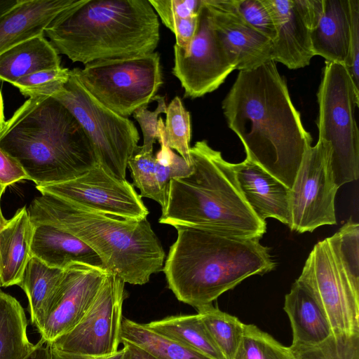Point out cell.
<instances>
[{
  "label": "cell",
  "mask_w": 359,
  "mask_h": 359,
  "mask_svg": "<svg viewBox=\"0 0 359 359\" xmlns=\"http://www.w3.org/2000/svg\"><path fill=\"white\" fill-rule=\"evenodd\" d=\"M222 109L229 127L243 144L246 158L291 189L312 137L276 62L239 71Z\"/></svg>",
  "instance_id": "6da1fadb"
},
{
  "label": "cell",
  "mask_w": 359,
  "mask_h": 359,
  "mask_svg": "<svg viewBox=\"0 0 359 359\" xmlns=\"http://www.w3.org/2000/svg\"><path fill=\"white\" fill-rule=\"evenodd\" d=\"M162 271L176 298L194 308L211 304L244 279L276 266L259 238L198 226L176 225Z\"/></svg>",
  "instance_id": "7a4b0ae2"
},
{
  "label": "cell",
  "mask_w": 359,
  "mask_h": 359,
  "mask_svg": "<svg viewBox=\"0 0 359 359\" xmlns=\"http://www.w3.org/2000/svg\"><path fill=\"white\" fill-rule=\"evenodd\" d=\"M0 148L36 186L72 180L97 164L82 126L50 96L29 97L6 121Z\"/></svg>",
  "instance_id": "3957f363"
},
{
  "label": "cell",
  "mask_w": 359,
  "mask_h": 359,
  "mask_svg": "<svg viewBox=\"0 0 359 359\" xmlns=\"http://www.w3.org/2000/svg\"><path fill=\"white\" fill-rule=\"evenodd\" d=\"M44 36L59 55L85 65L154 52L160 24L149 0H77Z\"/></svg>",
  "instance_id": "277c9868"
},
{
  "label": "cell",
  "mask_w": 359,
  "mask_h": 359,
  "mask_svg": "<svg viewBox=\"0 0 359 359\" xmlns=\"http://www.w3.org/2000/svg\"><path fill=\"white\" fill-rule=\"evenodd\" d=\"M34 226L48 224L76 237L125 283L144 285L162 271L165 252L147 218L128 219L41 194L27 209Z\"/></svg>",
  "instance_id": "5b68a950"
},
{
  "label": "cell",
  "mask_w": 359,
  "mask_h": 359,
  "mask_svg": "<svg viewBox=\"0 0 359 359\" xmlns=\"http://www.w3.org/2000/svg\"><path fill=\"white\" fill-rule=\"evenodd\" d=\"M192 171L171 180L167 202L159 223L198 226L233 236L260 239L266 222L260 219L244 198L233 163L205 140L190 148Z\"/></svg>",
  "instance_id": "8992f818"
},
{
  "label": "cell",
  "mask_w": 359,
  "mask_h": 359,
  "mask_svg": "<svg viewBox=\"0 0 359 359\" xmlns=\"http://www.w3.org/2000/svg\"><path fill=\"white\" fill-rule=\"evenodd\" d=\"M318 140L324 145L338 188L359 177L356 89L344 65L325 61L317 93Z\"/></svg>",
  "instance_id": "52a82bcc"
},
{
  "label": "cell",
  "mask_w": 359,
  "mask_h": 359,
  "mask_svg": "<svg viewBox=\"0 0 359 359\" xmlns=\"http://www.w3.org/2000/svg\"><path fill=\"white\" fill-rule=\"evenodd\" d=\"M76 118L88 137L97 163L114 177L126 180L129 159L138 147L134 123L110 110L84 87L76 68L68 81L52 96Z\"/></svg>",
  "instance_id": "ba28073f"
},
{
  "label": "cell",
  "mask_w": 359,
  "mask_h": 359,
  "mask_svg": "<svg viewBox=\"0 0 359 359\" xmlns=\"http://www.w3.org/2000/svg\"><path fill=\"white\" fill-rule=\"evenodd\" d=\"M88 91L106 107L127 118L147 106L163 83L160 56L101 60L76 68Z\"/></svg>",
  "instance_id": "9c48e42d"
},
{
  "label": "cell",
  "mask_w": 359,
  "mask_h": 359,
  "mask_svg": "<svg viewBox=\"0 0 359 359\" xmlns=\"http://www.w3.org/2000/svg\"><path fill=\"white\" fill-rule=\"evenodd\" d=\"M299 278L313 291L333 334H359V290L341 268L327 238L314 245Z\"/></svg>",
  "instance_id": "30bf717a"
},
{
  "label": "cell",
  "mask_w": 359,
  "mask_h": 359,
  "mask_svg": "<svg viewBox=\"0 0 359 359\" xmlns=\"http://www.w3.org/2000/svg\"><path fill=\"white\" fill-rule=\"evenodd\" d=\"M125 282L107 272L92 306L81 320L50 345L59 351L92 356L116 353L121 343Z\"/></svg>",
  "instance_id": "8fae6325"
},
{
  "label": "cell",
  "mask_w": 359,
  "mask_h": 359,
  "mask_svg": "<svg viewBox=\"0 0 359 359\" xmlns=\"http://www.w3.org/2000/svg\"><path fill=\"white\" fill-rule=\"evenodd\" d=\"M338 189L325 148L318 140L306 149L290 189V229L304 233L336 224L334 201Z\"/></svg>",
  "instance_id": "7c38bea8"
},
{
  "label": "cell",
  "mask_w": 359,
  "mask_h": 359,
  "mask_svg": "<svg viewBox=\"0 0 359 359\" xmlns=\"http://www.w3.org/2000/svg\"><path fill=\"white\" fill-rule=\"evenodd\" d=\"M41 194L109 215L128 219L147 218L149 210L128 181L106 171L98 163L81 175L67 181L36 186Z\"/></svg>",
  "instance_id": "4fadbf2b"
},
{
  "label": "cell",
  "mask_w": 359,
  "mask_h": 359,
  "mask_svg": "<svg viewBox=\"0 0 359 359\" xmlns=\"http://www.w3.org/2000/svg\"><path fill=\"white\" fill-rule=\"evenodd\" d=\"M236 69L215 32L203 0L189 54L184 57L174 46L172 74L180 81L184 97L197 98L217 89Z\"/></svg>",
  "instance_id": "5bb4252c"
},
{
  "label": "cell",
  "mask_w": 359,
  "mask_h": 359,
  "mask_svg": "<svg viewBox=\"0 0 359 359\" xmlns=\"http://www.w3.org/2000/svg\"><path fill=\"white\" fill-rule=\"evenodd\" d=\"M107 272L80 262L72 263L64 269L48 316L39 331L42 340L51 344L76 326L92 306Z\"/></svg>",
  "instance_id": "9a60e30c"
},
{
  "label": "cell",
  "mask_w": 359,
  "mask_h": 359,
  "mask_svg": "<svg viewBox=\"0 0 359 359\" xmlns=\"http://www.w3.org/2000/svg\"><path fill=\"white\" fill-rule=\"evenodd\" d=\"M276 29L272 60L296 69L309 65L314 56L311 31L323 8V0H264Z\"/></svg>",
  "instance_id": "2e32d148"
},
{
  "label": "cell",
  "mask_w": 359,
  "mask_h": 359,
  "mask_svg": "<svg viewBox=\"0 0 359 359\" xmlns=\"http://www.w3.org/2000/svg\"><path fill=\"white\" fill-rule=\"evenodd\" d=\"M214 31L236 69L249 70L272 60V41L241 15L236 0H204Z\"/></svg>",
  "instance_id": "e0dca14e"
},
{
  "label": "cell",
  "mask_w": 359,
  "mask_h": 359,
  "mask_svg": "<svg viewBox=\"0 0 359 359\" xmlns=\"http://www.w3.org/2000/svg\"><path fill=\"white\" fill-rule=\"evenodd\" d=\"M233 167L240 190L255 214L263 221L273 218L289 226L290 189L246 158Z\"/></svg>",
  "instance_id": "ac0fdd59"
},
{
  "label": "cell",
  "mask_w": 359,
  "mask_h": 359,
  "mask_svg": "<svg viewBox=\"0 0 359 359\" xmlns=\"http://www.w3.org/2000/svg\"><path fill=\"white\" fill-rule=\"evenodd\" d=\"M77 0H19L0 15V55L30 38L44 34L46 28Z\"/></svg>",
  "instance_id": "d6986e66"
},
{
  "label": "cell",
  "mask_w": 359,
  "mask_h": 359,
  "mask_svg": "<svg viewBox=\"0 0 359 359\" xmlns=\"http://www.w3.org/2000/svg\"><path fill=\"white\" fill-rule=\"evenodd\" d=\"M284 310L292 330L291 346L316 345L332 334L327 316L315 294L299 278L285 295Z\"/></svg>",
  "instance_id": "ffe728a7"
},
{
  "label": "cell",
  "mask_w": 359,
  "mask_h": 359,
  "mask_svg": "<svg viewBox=\"0 0 359 359\" xmlns=\"http://www.w3.org/2000/svg\"><path fill=\"white\" fill-rule=\"evenodd\" d=\"M351 30L350 0H323L320 15L311 31L313 53L325 61L344 65Z\"/></svg>",
  "instance_id": "44dd1931"
},
{
  "label": "cell",
  "mask_w": 359,
  "mask_h": 359,
  "mask_svg": "<svg viewBox=\"0 0 359 359\" xmlns=\"http://www.w3.org/2000/svg\"><path fill=\"white\" fill-rule=\"evenodd\" d=\"M30 253L53 268L64 269L72 263L80 262L104 269L99 256L88 245L48 224L34 226Z\"/></svg>",
  "instance_id": "7402d4cb"
},
{
  "label": "cell",
  "mask_w": 359,
  "mask_h": 359,
  "mask_svg": "<svg viewBox=\"0 0 359 359\" xmlns=\"http://www.w3.org/2000/svg\"><path fill=\"white\" fill-rule=\"evenodd\" d=\"M34 230L25 206L19 209L0 230L1 287L20 285L31 257Z\"/></svg>",
  "instance_id": "603a6c76"
},
{
  "label": "cell",
  "mask_w": 359,
  "mask_h": 359,
  "mask_svg": "<svg viewBox=\"0 0 359 359\" xmlns=\"http://www.w3.org/2000/svg\"><path fill=\"white\" fill-rule=\"evenodd\" d=\"M60 67L59 54L44 34L39 35L0 55V81L12 85L27 75Z\"/></svg>",
  "instance_id": "cb8c5ba5"
},
{
  "label": "cell",
  "mask_w": 359,
  "mask_h": 359,
  "mask_svg": "<svg viewBox=\"0 0 359 359\" xmlns=\"http://www.w3.org/2000/svg\"><path fill=\"white\" fill-rule=\"evenodd\" d=\"M64 269L50 267L33 256L26 265L19 286L27 297L31 323L38 332L48 316Z\"/></svg>",
  "instance_id": "d4e9b609"
},
{
  "label": "cell",
  "mask_w": 359,
  "mask_h": 359,
  "mask_svg": "<svg viewBox=\"0 0 359 359\" xmlns=\"http://www.w3.org/2000/svg\"><path fill=\"white\" fill-rule=\"evenodd\" d=\"M20 302L0 290V359H27L36 347L29 340Z\"/></svg>",
  "instance_id": "484cf974"
},
{
  "label": "cell",
  "mask_w": 359,
  "mask_h": 359,
  "mask_svg": "<svg viewBox=\"0 0 359 359\" xmlns=\"http://www.w3.org/2000/svg\"><path fill=\"white\" fill-rule=\"evenodd\" d=\"M146 324L156 332L177 341L211 359H225L198 313L171 316Z\"/></svg>",
  "instance_id": "4316f807"
},
{
  "label": "cell",
  "mask_w": 359,
  "mask_h": 359,
  "mask_svg": "<svg viewBox=\"0 0 359 359\" xmlns=\"http://www.w3.org/2000/svg\"><path fill=\"white\" fill-rule=\"evenodd\" d=\"M132 342L144 348L156 359H211L201 353L150 329L123 318L121 341Z\"/></svg>",
  "instance_id": "83f0119b"
},
{
  "label": "cell",
  "mask_w": 359,
  "mask_h": 359,
  "mask_svg": "<svg viewBox=\"0 0 359 359\" xmlns=\"http://www.w3.org/2000/svg\"><path fill=\"white\" fill-rule=\"evenodd\" d=\"M196 309L225 359H234L243 338L245 324L212 304Z\"/></svg>",
  "instance_id": "f1b7e54d"
},
{
  "label": "cell",
  "mask_w": 359,
  "mask_h": 359,
  "mask_svg": "<svg viewBox=\"0 0 359 359\" xmlns=\"http://www.w3.org/2000/svg\"><path fill=\"white\" fill-rule=\"evenodd\" d=\"M327 240L341 268L359 290V225L350 218Z\"/></svg>",
  "instance_id": "f546056e"
},
{
  "label": "cell",
  "mask_w": 359,
  "mask_h": 359,
  "mask_svg": "<svg viewBox=\"0 0 359 359\" xmlns=\"http://www.w3.org/2000/svg\"><path fill=\"white\" fill-rule=\"evenodd\" d=\"M163 136L167 146L177 151L191 165L190 141L191 135L190 114L180 97L175 96L167 106Z\"/></svg>",
  "instance_id": "4dcf8cb0"
},
{
  "label": "cell",
  "mask_w": 359,
  "mask_h": 359,
  "mask_svg": "<svg viewBox=\"0 0 359 359\" xmlns=\"http://www.w3.org/2000/svg\"><path fill=\"white\" fill-rule=\"evenodd\" d=\"M294 359H359V334H332L313 346H290Z\"/></svg>",
  "instance_id": "1f68e13d"
},
{
  "label": "cell",
  "mask_w": 359,
  "mask_h": 359,
  "mask_svg": "<svg viewBox=\"0 0 359 359\" xmlns=\"http://www.w3.org/2000/svg\"><path fill=\"white\" fill-rule=\"evenodd\" d=\"M234 359H294L290 347L279 343L255 325L245 324Z\"/></svg>",
  "instance_id": "d6a6232c"
},
{
  "label": "cell",
  "mask_w": 359,
  "mask_h": 359,
  "mask_svg": "<svg viewBox=\"0 0 359 359\" xmlns=\"http://www.w3.org/2000/svg\"><path fill=\"white\" fill-rule=\"evenodd\" d=\"M128 167L131 172L133 185L139 189L141 197L156 201L163 210L168 198L162 193L159 187L154 152H142L137 147L128 161Z\"/></svg>",
  "instance_id": "836d02e7"
},
{
  "label": "cell",
  "mask_w": 359,
  "mask_h": 359,
  "mask_svg": "<svg viewBox=\"0 0 359 359\" xmlns=\"http://www.w3.org/2000/svg\"><path fill=\"white\" fill-rule=\"evenodd\" d=\"M70 69H45L23 76L12 85L29 97L52 96L68 81Z\"/></svg>",
  "instance_id": "e575fe53"
},
{
  "label": "cell",
  "mask_w": 359,
  "mask_h": 359,
  "mask_svg": "<svg viewBox=\"0 0 359 359\" xmlns=\"http://www.w3.org/2000/svg\"><path fill=\"white\" fill-rule=\"evenodd\" d=\"M236 7L243 19L272 43L276 29L271 12L264 0H236Z\"/></svg>",
  "instance_id": "d590c367"
},
{
  "label": "cell",
  "mask_w": 359,
  "mask_h": 359,
  "mask_svg": "<svg viewBox=\"0 0 359 359\" xmlns=\"http://www.w3.org/2000/svg\"><path fill=\"white\" fill-rule=\"evenodd\" d=\"M163 24L173 31L179 19L198 15L203 0H149Z\"/></svg>",
  "instance_id": "8d00e7d4"
},
{
  "label": "cell",
  "mask_w": 359,
  "mask_h": 359,
  "mask_svg": "<svg viewBox=\"0 0 359 359\" xmlns=\"http://www.w3.org/2000/svg\"><path fill=\"white\" fill-rule=\"evenodd\" d=\"M152 100L157 102L154 110L151 111L147 109V106H142L133 114L143 135V144L138 146V148L141 151L146 153L153 152L154 144L157 137L158 121L161 114H165L167 109L164 96L156 95Z\"/></svg>",
  "instance_id": "74e56055"
},
{
  "label": "cell",
  "mask_w": 359,
  "mask_h": 359,
  "mask_svg": "<svg viewBox=\"0 0 359 359\" xmlns=\"http://www.w3.org/2000/svg\"><path fill=\"white\" fill-rule=\"evenodd\" d=\"M351 13V41L345 67L356 89L359 90V0H350Z\"/></svg>",
  "instance_id": "f35d334b"
},
{
  "label": "cell",
  "mask_w": 359,
  "mask_h": 359,
  "mask_svg": "<svg viewBox=\"0 0 359 359\" xmlns=\"http://www.w3.org/2000/svg\"><path fill=\"white\" fill-rule=\"evenodd\" d=\"M198 26V15L177 20L172 32L175 35V46L184 57L189 54L191 45Z\"/></svg>",
  "instance_id": "ab89813d"
},
{
  "label": "cell",
  "mask_w": 359,
  "mask_h": 359,
  "mask_svg": "<svg viewBox=\"0 0 359 359\" xmlns=\"http://www.w3.org/2000/svg\"><path fill=\"white\" fill-rule=\"evenodd\" d=\"M22 180H28L22 167L0 148V182L8 187Z\"/></svg>",
  "instance_id": "60d3db41"
},
{
  "label": "cell",
  "mask_w": 359,
  "mask_h": 359,
  "mask_svg": "<svg viewBox=\"0 0 359 359\" xmlns=\"http://www.w3.org/2000/svg\"><path fill=\"white\" fill-rule=\"evenodd\" d=\"M51 348L53 359H123L124 349L118 351L116 353L107 356H92L81 354L66 353L57 349Z\"/></svg>",
  "instance_id": "b9f144b4"
},
{
  "label": "cell",
  "mask_w": 359,
  "mask_h": 359,
  "mask_svg": "<svg viewBox=\"0 0 359 359\" xmlns=\"http://www.w3.org/2000/svg\"><path fill=\"white\" fill-rule=\"evenodd\" d=\"M121 343L123 345V359H156L148 351L132 342L122 340Z\"/></svg>",
  "instance_id": "7bdbcfd3"
},
{
  "label": "cell",
  "mask_w": 359,
  "mask_h": 359,
  "mask_svg": "<svg viewBox=\"0 0 359 359\" xmlns=\"http://www.w3.org/2000/svg\"><path fill=\"white\" fill-rule=\"evenodd\" d=\"M27 359H53L50 345L41 339Z\"/></svg>",
  "instance_id": "ee69618b"
},
{
  "label": "cell",
  "mask_w": 359,
  "mask_h": 359,
  "mask_svg": "<svg viewBox=\"0 0 359 359\" xmlns=\"http://www.w3.org/2000/svg\"><path fill=\"white\" fill-rule=\"evenodd\" d=\"M19 0H0V15L13 8Z\"/></svg>",
  "instance_id": "f6af8a7d"
},
{
  "label": "cell",
  "mask_w": 359,
  "mask_h": 359,
  "mask_svg": "<svg viewBox=\"0 0 359 359\" xmlns=\"http://www.w3.org/2000/svg\"><path fill=\"white\" fill-rule=\"evenodd\" d=\"M5 123H6V120H5V116H4V100H3L1 90L0 89V133L3 130Z\"/></svg>",
  "instance_id": "bcb514c9"
},
{
  "label": "cell",
  "mask_w": 359,
  "mask_h": 359,
  "mask_svg": "<svg viewBox=\"0 0 359 359\" xmlns=\"http://www.w3.org/2000/svg\"><path fill=\"white\" fill-rule=\"evenodd\" d=\"M6 186L2 184L1 182H0V230L4 227V226L8 222V219H6L3 214H2V211H1V196L4 192V191L6 190Z\"/></svg>",
  "instance_id": "7dc6e473"
},
{
  "label": "cell",
  "mask_w": 359,
  "mask_h": 359,
  "mask_svg": "<svg viewBox=\"0 0 359 359\" xmlns=\"http://www.w3.org/2000/svg\"><path fill=\"white\" fill-rule=\"evenodd\" d=\"M0 287H1V285H0Z\"/></svg>",
  "instance_id": "c3c4849f"
}]
</instances>
